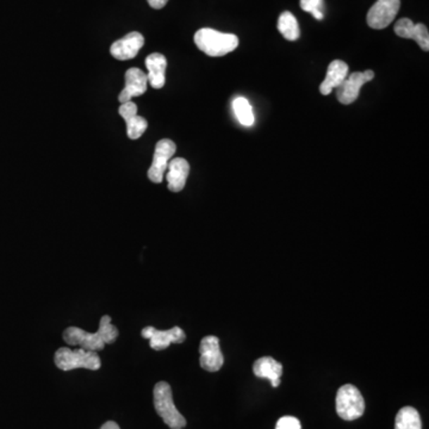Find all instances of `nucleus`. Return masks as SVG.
I'll list each match as a JSON object with an SVG mask.
<instances>
[{
    "instance_id": "18",
    "label": "nucleus",
    "mask_w": 429,
    "mask_h": 429,
    "mask_svg": "<svg viewBox=\"0 0 429 429\" xmlns=\"http://www.w3.org/2000/svg\"><path fill=\"white\" fill-rule=\"evenodd\" d=\"M254 375L259 378H267L274 388L281 384L283 366L271 357H264L257 359L253 365Z\"/></svg>"
},
{
    "instance_id": "6",
    "label": "nucleus",
    "mask_w": 429,
    "mask_h": 429,
    "mask_svg": "<svg viewBox=\"0 0 429 429\" xmlns=\"http://www.w3.org/2000/svg\"><path fill=\"white\" fill-rule=\"evenodd\" d=\"M375 72L365 70V72H354L345 79V82L336 87V98L343 105H348L355 102L359 97L360 90L366 82L373 80Z\"/></svg>"
},
{
    "instance_id": "20",
    "label": "nucleus",
    "mask_w": 429,
    "mask_h": 429,
    "mask_svg": "<svg viewBox=\"0 0 429 429\" xmlns=\"http://www.w3.org/2000/svg\"><path fill=\"white\" fill-rule=\"evenodd\" d=\"M278 30L288 41H297L300 39V30L296 17L289 11L281 13L278 20Z\"/></svg>"
},
{
    "instance_id": "10",
    "label": "nucleus",
    "mask_w": 429,
    "mask_h": 429,
    "mask_svg": "<svg viewBox=\"0 0 429 429\" xmlns=\"http://www.w3.org/2000/svg\"><path fill=\"white\" fill-rule=\"evenodd\" d=\"M199 353H200L199 363L203 370L207 372H216L223 366L224 358L219 347V338L214 335L205 336L200 341Z\"/></svg>"
},
{
    "instance_id": "13",
    "label": "nucleus",
    "mask_w": 429,
    "mask_h": 429,
    "mask_svg": "<svg viewBox=\"0 0 429 429\" xmlns=\"http://www.w3.org/2000/svg\"><path fill=\"white\" fill-rule=\"evenodd\" d=\"M394 30L396 35L402 37V39L416 41L422 51H429L428 29L423 24H414L409 18H402L396 23Z\"/></svg>"
},
{
    "instance_id": "16",
    "label": "nucleus",
    "mask_w": 429,
    "mask_h": 429,
    "mask_svg": "<svg viewBox=\"0 0 429 429\" xmlns=\"http://www.w3.org/2000/svg\"><path fill=\"white\" fill-rule=\"evenodd\" d=\"M146 67L148 70L147 78L153 89H155V90L162 89L166 82L165 73H166V67H167V60L164 55L159 54V53L148 55L146 59Z\"/></svg>"
},
{
    "instance_id": "24",
    "label": "nucleus",
    "mask_w": 429,
    "mask_h": 429,
    "mask_svg": "<svg viewBox=\"0 0 429 429\" xmlns=\"http://www.w3.org/2000/svg\"><path fill=\"white\" fill-rule=\"evenodd\" d=\"M168 0H148V4L155 10H160L164 8L165 5L167 4Z\"/></svg>"
},
{
    "instance_id": "9",
    "label": "nucleus",
    "mask_w": 429,
    "mask_h": 429,
    "mask_svg": "<svg viewBox=\"0 0 429 429\" xmlns=\"http://www.w3.org/2000/svg\"><path fill=\"white\" fill-rule=\"evenodd\" d=\"M141 335L145 339H149V346L155 351H162L171 343H181L186 339V334L180 327L172 328L168 331H159L149 326L142 329Z\"/></svg>"
},
{
    "instance_id": "14",
    "label": "nucleus",
    "mask_w": 429,
    "mask_h": 429,
    "mask_svg": "<svg viewBox=\"0 0 429 429\" xmlns=\"http://www.w3.org/2000/svg\"><path fill=\"white\" fill-rule=\"evenodd\" d=\"M118 113L121 115L127 124V134L129 139L137 140L140 139L146 129L148 127V122L145 118L137 115V105L133 102H127L120 106Z\"/></svg>"
},
{
    "instance_id": "11",
    "label": "nucleus",
    "mask_w": 429,
    "mask_h": 429,
    "mask_svg": "<svg viewBox=\"0 0 429 429\" xmlns=\"http://www.w3.org/2000/svg\"><path fill=\"white\" fill-rule=\"evenodd\" d=\"M148 78L140 68H130L125 73V86L120 94L118 101L124 104L132 102L134 97H140L147 91Z\"/></svg>"
},
{
    "instance_id": "1",
    "label": "nucleus",
    "mask_w": 429,
    "mask_h": 429,
    "mask_svg": "<svg viewBox=\"0 0 429 429\" xmlns=\"http://www.w3.org/2000/svg\"><path fill=\"white\" fill-rule=\"evenodd\" d=\"M65 342L70 346H78L85 351H102L105 345L116 341L118 329L111 324V317L104 315L99 322V329L96 333H87L78 327H68L63 335Z\"/></svg>"
},
{
    "instance_id": "23",
    "label": "nucleus",
    "mask_w": 429,
    "mask_h": 429,
    "mask_svg": "<svg viewBox=\"0 0 429 429\" xmlns=\"http://www.w3.org/2000/svg\"><path fill=\"white\" fill-rule=\"evenodd\" d=\"M276 429H302L300 420L293 416H284L279 418L276 425Z\"/></svg>"
},
{
    "instance_id": "15",
    "label": "nucleus",
    "mask_w": 429,
    "mask_h": 429,
    "mask_svg": "<svg viewBox=\"0 0 429 429\" xmlns=\"http://www.w3.org/2000/svg\"><path fill=\"white\" fill-rule=\"evenodd\" d=\"M190 173V165L183 158H177L169 161L167 167L168 190L172 192H180L185 188L186 180Z\"/></svg>"
},
{
    "instance_id": "2",
    "label": "nucleus",
    "mask_w": 429,
    "mask_h": 429,
    "mask_svg": "<svg viewBox=\"0 0 429 429\" xmlns=\"http://www.w3.org/2000/svg\"><path fill=\"white\" fill-rule=\"evenodd\" d=\"M196 46L199 51L212 58H219L234 51L238 46V36L203 27L195 34Z\"/></svg>"
},
{
    "instance_id": "4",
    "label": "nucleus",
    "mask_w": 429,
    "mask_h": 429,
    "mask_svg": "<svg viewBox=\"0 0 429 429\" xmlns=\"http://www.w3.org/2000/svg\"><path fill=\"white\" fill-rule=\"evenodd\" d=\"M55 365L61 371H72L75 369H87L97 371L102 366V360L97 352L85 351L78 348L72 351L68 347H61L54 357Z\"/></svg>"
},
{
    "instance_id": "25",
    "label": "nucleus",
    "mask_w": 429,
    "mask_h": 429,
    "mask_svg": "<svg viewBox=\"0 0 429 429\" xmlns=\"http://www.w3.org/2000/svg\"><path fill=\"white\" fill-rule=\"evenodd\" d=\"M101 429H121L120 428V425L116 423V422L113 421H108L104 423V425L101 427Z\"/></svg>"
},
{
    "instance_id": "19",
    "label": "nucleus",
    "mask_w": 429,
    "mask_h": 429,
    "mask_svg": "<svg viewBox=\"0 0 429 429\" xmlns=\"http://www.w3.org/2000/svg\"><path fill=\"white\" fill-rule=\"evenodd\" d=\"M395 429H422L421 418L418 410L404 406L395 418Z\"/></svg>"
},
{
    "instance_id": "12",
    "label": "nucleus",
    "mask_w": 429,
    "mask_h": 429,
    "mask_svg": "<svg viewBox=\"0 0 429 429\" xmlns=\"http://www.w3.org/2000/svg\"><path fill=\"white\" fill-rule=\"evenodd\" d=\"M143 44H145V39L140 32H130L123 39L113 43L110 48V53L115 59L125 61V60L134 59L139 54L141 48L143 47Z\"/></svg>"
},
{
    "instance_id": "5",
    "label": "nucleus",
    "mask_w": 429,
    "mask_h": 429,
    "mask_svg": "<svg viewBox=\"0 0 429 429\" xmlns=\"http://www.w3.org/2000/svg\"><path fill=\"white\" fill-rule=\"evenodd\" d=\"M365 401L358 388L352 384L341 386L336 394V413L346 421H353L363 416Z\"/></svg>"
},
{
    "instance_id": "17",
    "label": "nucleus",
    "mask_w": 429,
    "mask_h": 429,
    "mask_svg": "<svg viewBox=\"0 0 429 429\" xmlns=\"http://www.w3.org/2000/svg\"><path fill=\"white\" fill-rule=\"evenodd\" d=\"M347 63H343L341 60H335L328 66L327 75L324 82L321 84L320 92L324 96L332 94V91L336 87H339L345 79L348 77Z\"/></svg>"
},
{
    "instance_id": "7",
    "label": "nucleus",
    "mask_w": 429,
    "mask_h": 429,
    "mask_svg": "<svg viewBox=\"0 0 429 429\" xmlns=\"http://www.w3.org/2000/svg\"><path fill=\"white\" fill-rule=\"evenodd\" d=\"M176 143L167 139L156 143L152 166L148 169V178L151 181L160 184L164 180L165 172L167 171L168 164L172 156L176 154Z\"/></svg>"
},
{
    "instance_id": "3",
    "label": "nucleus",
    "mask_w": 429,
    "mask_h": 429,
    "mask_svg": "<svg viewBox=\"0 0 429 429\" xmlns=\"http://www.w3.org/2000/svg\"><path fill=\"white\" fill-rule=\"evenodd\" d=\"M154 406L156 413L171 429H183L186 420L177 409L173 402V395L169 384L159 382L154 386Z\"/></svg>"
},
{
    "instance_id": "21",
    "label": "nucleus",
    "mask_w": 429,
    "mask_h": 429,
    "mask_svg": "<svg viewBox=\"0 0 429 429\" xmlns=\"http://www.w3.org/2000/svg\"><path fill=\"white\" fill-rule=\"evenodd\" d=\"M233 110L238 122L245 127H250L254 123V113L250 102L246 98L238 97L233 102Z\"/></svg>"
},
{
    "instance_id": "8",
    "label": "nucleus",
    "mask_w": 429,
    "mask_h": 429,
    "mask_svg": "<svg viewBox=\"0 0 429 429\" xmlns=\"http://www.w3.org/2000/svg\"><path fill=\"white\" fill-rule=\"evenodd\" d=\"M399 6V0H377L367 13L366 22L369 27L377 30L389 27L396 18Z\"/></svg>"
},
{
    "instance_id": "22",
    "label": "nucleus",
    "mask_w": 429,
    "mask_h": 429,
    "mask_svg": "<svg viewBox=\"0 0 429 429\" xmlns=\"http://www.w3.org/2000/svg\"><path fill=\"white\" fill-rule=\"evenodd\" d=\"M300 4L303 11L312 13L316 20H324V0H300Z\"/></svg>"
}]
</instances>
